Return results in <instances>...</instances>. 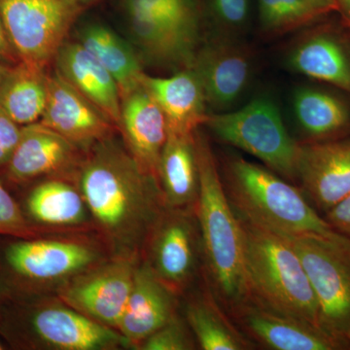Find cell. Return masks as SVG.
<instances>
[{
	"instance_id": "11",
	"label": "cell",
	"mask_w": 350,
	"mask_h": 350,
	"mask_svg": "<svg viewBox=\"0 0 350 350\" xmlns=\"http://www.w3.org/2000/svg\"><path fill=\"white\" fill-rule=\"evenodd\" d=\"M251 342L273 350H332L342 340L310 322L246 299L229 312Z\"/></svg>"
},
{
	"instance_id": "14",
	"label": "cell",
	"mask_w": 350,
	"mask_h": 350,
	"mask_svg": "<svg viewBox=\"0 0 350 350\" xmlns=\"http://www.w3.org/2000/svg\"><path fill=\"white\" fill-rule=\"evenodd\" d=\"M193 64L206 105L219 110L232 107L241 98L252 69L250 51L225 34L202 48Z\"/></svg>"
},
{
	"instance_id": "13",
	"label": "cell",
	"mask_w": 350,
	"mask_h": 350,
	"mask_svg": "<svg viewBox=\"0 0 350 350\" xmlns=\"http://www.w3.org/2000/svg\"><path fill=\"white\" fill-rule=\"evenodd\" d=\"M39 122L86 152L111 137L116 129L98 107L57 72L47 75V98Z\"/></svg>"
},
{
	"instance_id": "25",
	"label": "cell",
	"mask_w": 350,
	"mask_h": 350,
	"mask_svg": "<svg viewBox=\"0 0 350 350\" xmlns=\"http://www.w3.org/2000/svg\"><path fill=\"white\" fill-rule=\"evenodd\" d=\"M186 319L202 349L246 350L256 347L232 322L208 288L189 301Z\"/></svg>"
},
{
	"instance_id": "32",
	"label": "cell",
	"mask_w": 350,
	"mask_h": 350,
	"mask_svg": "<svg viewBox=\"0 0 350 350\" xmlns=\"http://www.w3.org/2000/svg\"><path fill=\"white\" fill-rule=\"evenodd\" d=\"M32 234L22 209L0 183V236L31 238Z\"/></svg>"
},
{
	"instance_id": "34",
	"label": "cell",
	"mask_w": 350,
	"mask_h": 350,
	"mask_svg": "<svg viewBox=\"0 0 350 350\" xmlns=\"http://www.w3.org/2000/svg\"><path fill=\"white\" fill-rule=\"evenodd\" d=\"M22 128L0 110V165H7L19 142Z\"/></svg>"
},
{
	"instance_id": "12",
	"label": "cell",
	"mask_w": 350,
	"mask_h": 350,
	"mask_svg": "<svg viewBox=\"0 0 350 350\" xmlns=\"http://www.w3.org/2000/svg\"><path fill=\"white\" fill-rule=\"evenodd\" d=\"M27 325L32 337L53 349L105 350L131 345L118 331L98 323L64 303L34 308Z\"/></svg>"
},
{
	"instance_id": "19",
	"label": "cell",
	"mask_w": 350,
	"mask_h": 350,
	"mask_svg": "<svg viewBox=\"0 0 350 350\" xmlns=\"http://www.w3.org/2000/svg\"><path fill=\"white\" fill-rule=\"evenodd\" d=\"M175 295L146 262L137 266L130 297L116 330L131 345L139 347L176 315Z\"/></svg>"
},
{
	"instance_id": "30",
	"label": "cell",
	"mask_w": 350,
	"mask_h": 350,
	"mask_svg": "<svg viewBox=\"0 0 350 350\" xmlns=\"http://www.w3.org/2000/svg\"><path fill=\"white\" fill-rule=\"evenodd\" d=\"M139 347L144 350H189L194 349V344L176 314L162 328L149 336Z\"/></svg>"
},
{
	"instance_id": "7",
	"label": "cell",
	"mask_w": 350,
	"mask_h": 350,
	"mask_svg": "<svg viewBox=\"0 0 350 350\" xmlns=\"http://www.w3.org/2000/svg\"><path fill=\"white\" fill-rule=\"evenodd\" d=\"M300 258L319 306L324 330L342 340L350 330V241L282 236Z\"/></svg>"
},
{
	"instance_id": "3",
	"label": "cell",
	"mask_w": 350,
	"mask_h": 350,
	"mask_svg": "<svg viewBox=\"0 0 350 350\" xmlns=\"http://www.w3.org/2000/svg\"><path fill=\"white\" fill-rule=\"evenodd\" d=\"M221 179L234 213L246 222L280 236L312 234L350 241L320 217L301 190L261 165L232 157Z\"/></svg>"
},
{
	"instance_id": "33",
	"label": "cell",
	"mask_w": 350,
	"mask_h": 350,
	"mask_svg": "<svg viewBox=\"0 0 350 350\" xmlns=\"http://www.w3.org/2000/svg\"><path fill=\"white\" fill-rule=\"evenodd\" d=\"M129 4L153 11L183 24L198 27V12L194 0H130Z\"/></svg>"
},
{
	"instance_id": "2",
	"label": "cell",
	"mask_w": 350,
	"mask_h": 350,
	"mask_svg": "<svg viewBox=\"0 0 350 350\" xmlns=\"http://www.w3.org/2000/svg\"><path fill=\"white\" fill-rule=\"evenodd\" d=\"M195 147L200 177L195 213L202 239L204 275L207 288L229 314L248 298L243 228L226 196L215 157L198 131Z\"/></svg>"
},
{
	"instance_id": "37",
	"label": "cell",
	"mask_w": 350,
	"mask_h": 350,
	"mask_svg": "<svg viewBox=\"0 0 350 350\" xmlns=\"http://www.w3.org/2000/svg\"><path fill=\"white\" fill-rule=\"evenodd\" d=\"M338 2L342 19L350 25V0H338Z\"/></svg>"
},
{
	"instance_id": "24",
	"label": "cell",
	"mask_w": 350,
	"mask_h": 350,
	"mask_svg": "<svg viewBox=\"0 0 350 350\" xmlns=\"http://www.w3.org/2000/svg\"><path fill=\"white\" fill-rule=\"evenodd\" d=\"M293 107L310 142L337 140L350 131V101L330 90L301 88L294 94Z\"/></svg>"
},
{
	"instance_id": "23",
	"label": "cell",
	"mask_w": 350,
	"mask_h": 350,
	"mask_svg": "<svg viewBox=\"0 0 350 350\" xmlns=\"http://www.w3.org/2000/svg\"><path fill=\"white\" fill-rule=\"evenodd\" d=\"M135 36L154 59L165 64H193L198 27L129 4Z\"/></svg>"
},
{
	"instance_id": "6",
	"label": "cell",
	"mask_w": 350,
	"mask_h": 350,
	"mask_svg": "<svg viewBox=\"0 0 350 350\" xmlns=\"http://www.w3.org/2000/svg\"><path fill=\"white\" fill-rule=\"evenodd\" d=\"M82 9L76 0H0V19L20 62L45 71Z\"/></svg>"
},
{
	"instance_id": "28",
	"label": "cell",
	"mask_w": 350,
	"mask_h": 350,
	"mask_svg": "<svg viewBox=\"0 0 350 350\" xmlns=\"http://www.w3.org/2000/svg\"><path fill=\"white\" fill-rule=\"evenodd\" d=\"M79 43L113 76L121 98L142 85L144 72L137 55L129 44L109 29L100 25H90L83 29Z\"/></svg>"
},
{
	"instance_id": "26",
	"label": "cell",
	"mask_w": 350,
	"mask_h": 350,
	"mask_svg": "<svg viewBox=\"0 0 350 350\" xmlns=\"http://www.w3.org/2000/svg\"><path fill=\"white\" fill-rule=\"evenodd\" d=\"M47 98V75L20 62L0 83V110L20 126L40 121Z\"/></svg>"
},
{
	"instance_id": "40",
	"label": "cell",
	"mask_w": 350,
	"mask_h": 350,
	"mask_svg": "<svg viewBox=\"0 0 350 350\" xmlns=\"http://www.w3.org/2000/svg\"><path fill=\"white\" fill-rule=\"evenodd\" d=\"M347 338H349L350 340V330L349 331V333L347 334Z\"/></svg>"
},
{
	"instance_id": "1",
	"label": "cell",
	"mask_w": 350,
	"mask_h": 350,
	"mask_svg": "<svg viewBox=\"0 0 350 350\" xmlns=\"http://www.w3.org/2000/svg\"><path fill=\"white\" fill-rule=\"evenodd\" d=\"M78 167L94 223L119 256L135 258L165 208L158 182L112 137L89 149Z\"/></svg>"
},
{
	"instance_id": "35",
	"label": "cell",
	"mask_w": 350,
	"mask_h": 350,
	"mask_svg": "<svg viewBox=\"0 0 350 350\" xmlns=\"http://www.w3.org/2000/svg\"><path fill=\"white\" fill-rule=\"evenodd\" d=\"M326 221L338 234L350 239V195L327 211Z\"/></svg>"
},
{
	"instance_id": "31",
	"label": "cell",
	"mask_w": 350,
	"mask_h": 350,
	"mask_svg": "<svg viewBox=\"0 0 350 350\" xmlns=\"http://www.w3.org/2000/svg\"><path fill=\"white\" fill-rule=\"evenodd\" d=\"M211 14L225 36L241 31L250 17V0H209Z\"/></svg>"
},
{
	"instance_id": "42",
	"label": "cell",
	"mask_w": 350,
	"mask_h": 350,
	"mask_svg": "<svg viewBox=\"0 0 350 350\" xmlns=\"http://www.w3.org/2000/svg\"><path fill=\"white\" fill-rule=\"evenodd\" d=\"M2 349L1 345H0V349Z\"/></svg>"
},
{
	"instance_id": "21",
	"label": "cell",
	"mask_w": 350,
	"mask_h": 350,
	"mask_svg": "<svg viewBox=\"0 0 350 350\" xmlns=\"http://www.w3.org/2000/svg\"><path fill=\"white\" fill-rule=\"evenodd\" d=\"M140 83L162 109L170 133L194 135L206 123V100L193 69L170 77H152L144 73Z\"/></svg>"
},
{
	"instance_id": "20",
	"label": "cell",
	"mask_w": 350,
	"mask_h": 350,
	"mask_svg": "<svg viewBox=\"0 0 350 350\" xmlns=\"http://www.w3.org/2000/svg\"><path fill=\"white\" fill-rule=\"evenodd\" d=\"M57 72L120 130L122 98L113 76L79 42L64 43L55 59Z\"/></svg>"
},
{
	"instance_id": "4",
	"label": "cell",
	"mask_w": 350,
	"mask_h": 350,
	"mask_svg": "<svg viewBox=\"0 0 350 350\" xmlns=\"http://www.w3.org/2000/svg\"><path fill=\"white\" fill-rule=\"evenodd\" d=\"M239 220L247 299L323 329L317 297L298 254L280 234Z\"/></svg>"
},
{
	"instance_id": "9",
	"label": "cell",
	"mask_w": 350,
	"mask_h": 350,
	"mask_svg": "<svg viewBox=\"0 0 350 350\" xmlns=\"http://www.w3.org/2000/svg\"><path fill=\"white\" fill-rule=\"evenodd\" d=\"M91 244L71 239H20L4 253L8 273L27 286L66 283L98 265Z\"/></svg>"
},
{
	"instance_id": "5",
	"label": "cell",
	"mask_w": 350,
	"mask_h": 350,
	"mask_svg": "<svg viewBox=\"0 0 350 350\" xmlns=\"http://www.w3.org/2000/svg\"><path fill=\"white\" fill-rule=\"evenodd\" d=\"M204 124L221 142L259 159L284 178L297 179L299 144L288 135L273 101L256 98L237 111L207 115Z\"/></svg>"
},
{
	"instance_id": "39",
	"label": "cell",
	"mask_w": 350,
	"mask_h": 350,
	"mask_svg": "<svg viewBox=\"0 0 350 350\" xmlns=\"http://www.w3.org/2000/svg\"><path fill=\"white\" fill-rule=\"evenodd\" d=\"M80 5L84 7L85 4L91 3V2L94 1V0H76Z\"/></svg>"
},
{
	"instance_id": "17",
	"label": "cell",
	"mask_w": 350,
	"mask_h": 350,
	"mask_svg": "<svg viewBox=\"0 0 350 350\" xmlns=\"http://www.w3.org/2000/svg\"><path fill=\"white\" fill-rule=\"evenodd\" d=\"M119 131L135 162L158 182L159 165L169 129L162 109L142 85L122 98Z\"/></svg>"
},
{
	"instance_id": "16",
	"label": "cell",
	"mask_w": 350,
	"mask_h": 350,
	"mask_svg": "<svg viewBox=\"0 0 350 350\" xmlns=\"http://www.w3.org/2000/svg\"><path fill=\"white\" fill-rule=\"evenodd\" d=\"M324 20L292 51L290 66L350 96V40L340 27Z\"/></svg>"
},
{
	"instance_id": "8",
	"label": "cell",
	"mask_w": 350,
	"mask_h": 350,
	"mask_svg": "<svg viewBox=\"0 0 350 350\" xmlns=\"http://www.w3.org/2000/svg\"><path fill=\"white\" fill-rule=\"evenodd\" d=\"M147 264L175 294L190 285L202 259V239L195 211L165 207L147 238Z\"/></svg>"
},
{
	"instance_id": "27",
	"label": "cell",
	"mask_w": 350,
	"mask_h": 350,
	"mask_svg": "<svg viewBox=\"0 0 350 350\" xmlns=\"http://www.w3.org/2000/svg\"><path fill=\"white\" fill-rule=\"evenodd\" d=\"M27 209L36 222L54 227H78L90 214L79 188L62 179L36 186L27 197Z\"/></svg>"
},
{
	"instance_id": "15",
	"label": "cell",
	"mask_w": 350,
	"mask_h": 350,
	"mask_svg": "<svg viewBox=\"0 0 350 350\" xmlns=\"http://www.w3.org/2000/svg\"><path fill=\"white\" fill-rule=\"evenodd\" d=\"M297 179L315 206L330 211L350 195L349 142L299 144Z\"/></svg>"
},
{
	"instance_id": "10",
	"label": "cell",
	"mask_w": 350,
	"mask_h": 350,
	"mask_svg": "<svg viewBox=\"0 0 350 350\" xmlns=\"http://www.w3.org/2000/svg\"><path fill=\"white\" fill-rule=\"evenodd\" d=\"M135 268V258L124 256L96 265L64 283L59 297L66 305L116 330L130 297Z\"/></svg>"
},
{
	"instance_id": "29",
	"label": "cell",
	"mask_w": 350,
	"mask_h": 350,
	"mask_svg": "<svg viewBox=\"0 0 350 350\" xmlns=\"http://www.w3.org/2000/svg\"><path fill=\"white\" fill-rule=\"evenodd\" d=\"M262 29L282 34L340 13L338 0H258Z\"/></svg>"
},
{
	"instance_id": "38",
	"label": "cell",
	"mask_w": 350,
	"mask_h": 350,
	"mask_svg": "<svg viewBox=\"0 0 350 350\" xmlns=\"http://www.w3.org/2000/svg\"><path fill=\"white\" fill-rule=\"evenodd\" d=\"M8 68V66H3V64L0 63V83H1L4 76H5Z\"/></svg>"
},
{
	"instance_id": "22",
	"label": "cell",
	"mask_w": 350,
	"mask_h": 350,
	"mask_svg": "<svg viewBox=\"0 0 350 350\" xmlns=\"http://www.w3.org/2000/svg\"><path fill=\"white\" fill-rule=\"evenodd\" d=\"M158 183L165 207L195 211L200 194L195 133L169 131L159 165Z\"/></svg>"
},
{
	"instance_id": "36",
	"label": "cell",
	"mask_w": 350,
	"mask_h": 350,
	"mask_svg": "<svg viewBox=\"0 0 350 350\" xmlns=\"http://www.w3.org/2000/svg\"><path fill=\"white\" fill-rule=\"evenodd\" d=\"M0 61L13 64L20 63L19 57L9 40L1 19H0Z\"/></svg>"
},
{
	"instance_id": "18",
	"label": "cell",
	"mask_w": 350,
	"mask_h": 350,
	"mask_svg": "<svg viewBox=\"0 0 350 350\" xmlns=\"http://www.w3.org/2000/svg\"><path fill=\"white\" fill-rule=\"evenodd\" d=\"M80 149L40 122L22 126L17 147L7 163L13 181L27 182L78 167Z\"/></svg>"
},
{
	"instance_id": "41",
	"label": "cell",
	"mask_w": 350,
	"mask_h": 350,
	"mask_svg": "<svg viewBox=\"0 0 350 350\" xmlns=\"http://www.w3.org/2000/svg\"><path fill=\"white\" fill-rule=\"evenodd\" d=\"M344 22H345V21H344ZM345 24H347V23H345ZM347 27H349L350 29V25H349V24H347Z\"/></svg>"
}]
</instances>
